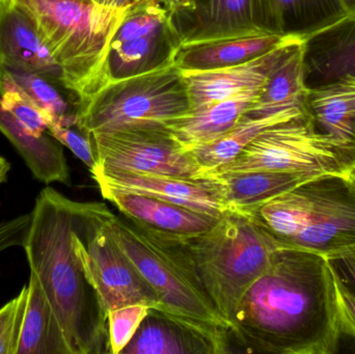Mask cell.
<instances>
[{
    "instance_id": "b9f144b4",
    "label": "cell",
    "mask_w": 355,
    "mask_h": 354,
    "mask_svg": "<svg viewBox=\"0 0 355 354\" xmlns=\"http://www.w3.org/2000/svg\"><path fill=\"white\" fill-rule=\"evenodd\" d=\"M8 1V0H0V6H1V4H3L4 2H6Z\"/></svg>"
},
{
    "instance_id": "52a82bcc",
    "label": "cell",
    "mask_w": 355,
    "mask_h": 354,
    "mask_svg": "<svg viewBox=\"0 0 355 354\" xmlns=\"http://www.w3.org/2000/svg\"><path fill=\"white\" fill-rule=\"evenodd\" d=\"M354 159L355 147L319 132L304 114L267 129L248 143L237 157L205 178L241 172L344 177Z\"/></svg>"
},
{
    "instance_id": "7a4b0ae2",
    "label": "cell",
    "mask_w": 355,
    "mask_h": 354,
    "mask_svg": "<svg viewBox=\"0 0 355 354\" xmlns=\"http://www.w3.org/2000/svg\"><path fill=\"white\" fill-rule=\"evenodd\" d=\"M85 203L47 186L31 212L23 245L35 274L62 326L71 354L108 353L106 316L74 249Z\"/></svg>"
},
{
    "instance_id": "4fadbf2b",
    "label": "cell",
    "mask_w": 355,
    "mask_h": 354,
    "mask_svg": "<svg viewBox=\"0 0 355 354\" xmlns=\"http://www.w3.org/2000/svg\"><path fill=\"white\" fill-rule=\"evenodd\" d=\"M304 37H296L277 49L250 62L218 70L183 73L191 110L233 97L241 91L264 87L269 75Z\"/></svg>"
},
{
    "instance_id": "3957f363",
    "label": "cell",
    "mask_w": 355,
    "mask_h": 354,
    "mask_svg": "<svg viewBox=\"0 0 355 354\" xmlns=\"http://www.w3.org/2000/svg\"><path fill=\"white\" fill-rule=\"evenodd\" d=\"M104 220L116 245L157 295L158 310L231 353L229 326L205 290L182 236L156 232L108 207Z\"/></svg>"
},
{
    "instance_id": "7402d4cb",
    "label": "cell",
    "mask_w": 355,
    "mask_h": 354,
    "mask_svg": "<svg viewBox=\"0 0 355 354\" xmlns=\"http://www.w3.org/2000/svg\"><path fill=\"white\" fill-rule=\"evenodd\" d=\"M15 354H71L62 326L35 274H29Z\"/></svg>"
},
{
    "instance_id": "d6986e66",
    "label": "cell",
    "mask_w": 355,
    "mask_h": 354,
    "mask_svg": "<svg viewBox=\"0 0 355 354\" xmlns=\"http://www.w3.org/2000/svg\"><path fill=\"white\" fill-rule=\"evenodd\" d=\"M262 89H248L233 97L191 110L173 123L171 134L184 151L211 143L240 122L254 105Z\"/></svg>"
},
{
    "instance_id": "ab89813d",
    "label": "cell",
    "mask_w": 355,
    "mask_h": 354,
    "mask_svg": "<svg viewBox=\"0 0 355 354\" xmlns=\"http://www.w3.org/2000/svg\"><path fill=\"white\" fill-rule=\"evenodd\" d=\"M344 178H345L346 180L348 181V183L355 189V159L352 161V163L350 164L349 168H348Z\"/></svg>"
},
{
    "instance_id": "30bf717a",
    "label": "cell",
    "mask_w": 355,
    "mask_h": 354,
    "mask_svg": "<svg viewBox=\"0 0 355 354\" xmlns=\"http://www.w3.org/2000/svg\"><path fill=\"white\" fill-rule=\"evenodd\" d=\"M310 209L289 249L329 255L355 247V189L344 177L324 176L309 182Z\"/></svg>"
},
{
    "instance_id": "44dd1931",
    "label": "cell",
    "mask_w": 355,
    "mask_h": 354,
    "mask_svg": "<svg viewBox=\"0 0 355 354\" xmlns=\"http://www.w3.org/2000/svg\"><path fill=\"white\" fill-rule=\"evenodd\" d=\"M0 132L18 152L35 180L45 185L52 183L71 185L70 168L64 145L49 133L37 136L21 124L1 105L0 97Z\"/></svg>"
},
{
    "instance_id": "7c38bea8",
    "label": "cell",
    "mask_w": 355,
    "mask_h": 354,
    "mask_svg": "<svg viewBox=\"0 0 355 354\" xmlns=\"http://www.w3.org/2000/svg\"><path fill=\"white\" fill-rule=\"evenodd\" d=\"M272 33L269 0H205L192 10L180 45Z\"/></svg>"
},
{
    "instance_id": "60d3db41",
    "label": "cell",
    "mask_w": 355,
    "mask_h": 354,
    "mask_svg": "<svg viewBox=\"0 0 355 354\" xmlns=\"http://www.w3.org/2000/svg\"><path fill=\"white\" fill-rule=\"evenodd\" d=\"M344 6L349 16H355V0H343Z\"/></svg>"
},
{
    "instance_id": "74e56055",
    "label": "cell",
    "mask_w": 355,
    "mask_h": 354,
    "mask_svg": "<svg viewBox=\"0 0 355 354\" xmlns=\"http://www.w3.org/2000/svg\"><path fill=\"white\" fill-rule=\"evenodd\" d=\"M160 1L173 14V12H178L180 8L187 6L191 0H160Z\"/></svg>"
},
{
    "instance_id": "2e32d148",
    "label": "cell",
    "mask_w": 355,
    "mask_h": 354,
    "mask_svg": "<svg viewBox=\"0 0 355 354\" xmlns=\"http://www.w3.org/2000/svg\"><path fill=\"white\" fill-rule=\"evenodd\" d=\"M296 37L298 35L257 33L179 45L174 64L185 73L229 68L260 57Z\"/></svg>"
},
{
    "instance_id": "9a60e30c",
    "label": "cell",
    "mask_w": 355,
    "mask_h": 354,
    "mask_svg": "<svg viewBox=\"0 0 355 354\" xmlns=\"http://www.w3.org/2000/svg\"><path fill=\"white\" fill-rule=\"evenodd\" d=\"M102 197L121 214L156 232L189 236L206 232L219 218L194 211L176 204L139 193H127L110 187H100Z\"/></svg>"
},
{
    "instance_id": "1f68e13d",
    "label": "cell",
    "mask_w": 355,
    "mask_h": 354,
    "mask_svg": "<svg viewBox=\"0 0 355 354\" xmlns=\"http://www.w3.org/2000/svg\"><path fill=\"white\" fill-rule=\"evenodd\" d=\"M48 133L60 141L64 147L68 148L79 160L89 168V172H94L97 168L95 152L91 139L81 132L76 126H62V125L51 124Z\"/></svg>"
},
{
    "instance_id": "83f0119b",
    "label": "cell",
    "mask_w": 355,
    "mask_h": 354,
    "mask_svg": "<svg viewBox=\"0 0 355 354\" xmlns=\"http://www.w3.org/2000/svg\"><path fill=\"white\" fill-rule=\"evenodd\" d=\"M10 85L22 91L43 109L52 124L76 126L78 100L66 97V87L49 77L24 71L10 70L0 66V87Z\"/></svg>"
},
{
    "instance_id": "6da1fadb",
    "label": "cell",
    "mask_w": 355,
    "mask_h": 354,
    "mask_svg": "<svg viewBox=\"0 0 355 354\" xmlns=\"http://www.w3.org/2000/svg\"><path fill=\"white\" fill-rule=\"evenodd\" d=\"M334 265L317 251L282 247L240 303L230 339L246 353L334 354L342 330Z\"/></svg>"
},
{
    "instance_id": "ee69618b",
    "label": "cell",
    "mask_w": 355,
    "mask_h": 354,
    "mask_svg": "<svg viewBox=\"0 0 355 354\" xmlns=\"http://www.w3.org/2000/svg\"><path fill=\"white\" fill-rule=\"evenodd\" d=\"M89 1H91V0H89Z\"/></svg>"
},
{
    "instance_id": "484cf974",
    "label": "cell",
    "mask_w": 355,
    "mask_h": 354,
    "mask_svg": "<svg viewBox=\"0 0 355 354\" xmlns=\"http://www.w3.org/2000/svg\"><path fill=\"white\" fill-rule=\"evenodd\" d=\"M304 43L298 45L269 75L258 99L244 118H263L291 108L304 109L308 87L304 81Z\"/></svg>"
},
{
    "instance_id": "7bdbcfd3",
    "label": "cell",
    "mask_w": 355,
    "mask_h": 354,
    "mask_svg": "<svg viewBox=\"0 0 355 354\" xmlns=\"http://www.w3.org/2000/svg\"><path fill=\"white\" fill-rule=\"evenodd\" d=\"M348 249H352V247H348ZM354 249H355V247H354Z\"/></svg>"
},
{
    "instance_id": "e575fe53",
    "label": "cell",
    "mask_w": 355,
    "mask_h": 354,
    "mask_svg": "<svg viewBox=\"0 0 355 354\" xmlns=\"http://www.w3.org/2000/svg\"><path fill=\"white\" fill-rule=\"evenodd\" d=\"M29 226L31 213L0 222V253L12 247H22L28 234Z\"/></svg>"
},
{
    "instance_id": "ba28073f",
    "label": "cell",
    "mask_w": 355,
    "mask_h": 354,
    "mask_svg": "<svg viewBox=\"0 0 355 354\" xmlns=\"http://www.w3.org/2000/svg\"><path fill=\"white\" fill-rule=\"evenodd\" d=\"M106 208L98 202L85 203L73 236L75 253L104 315L131 305L159 309L157 295L110 235L104 220Z\"/></svg>"
},
{
    "instance_id": "e0dca14e",
    "label": "cell",
    "mask_w": 355,
    "mask_h": 354,
    "mask_svg": "<svg viewBox=\"0 0 355 354\" xmlns=\"http://www.w3.org/2000/svg\"><path fill=\"white\" fill-rule=\"evenodd\" d=\"M304 81L308 89L340 77L355 76V16H346L335 24L304 39Z\"/></svg>"
},
{
    "instance_id": "cb8c5ba5",
    "label": "cell",
    "mask_w": 355,
    "mask_h": 354,
    "mask_svg": "<svg viewBox=\"0 0 355 354\" xmlns=\"http://www.w3.org/2000/svg\"><path fill=\"white\" fill-rule=\"evenodd\" d=\"M223 187L229 209L244 212L320 177L298 172H241L214 175Z\"/></svg>"
},
{
    "instance_id": "5b68a950",
    "label": "cell",
    "mask_w": 355,
    "mask_h": 354,
    "mask_svg": "<svg viewBox=\"0 0 355 354\" xmlns=\"http://www.w3.org/2000/svg\"><path fill=\"white\" fill-rule=\"evenodd\" d=\"M182 240L231 333L242 299L270 267L279 245L250 218L232 210L210 230L182 236Z\"/></svg>"
},
{
    "instance_id": "8fae6325",
    "label": "cell",
    "mask_w": 355,
    "mask_h": 354,
    "mask_svg": "<svg viewBox=\"0 0 355 354\" xmlns=\"http://www.w3.org/2000/svg\"><path fill=\"white\" fill-rule=\"evenodd\" d=\"M91 174L99 188L110 187L148 195L217 218L230 210L220 182L215 177L178 178L162 175L100 170Z\"/></svg>"
},
{
    "instance_id": "8d00e7d4",
    "label": "cell",
    "mask_w": 355,
    "mask_h": 354,
    "mask_svg": "<svg viewBox=\"0 0 355 354\" xmlns=\"http://www.w3.org/2000/svg\"><path fill=\"white\" fill-rule=\"evenodd\" d=\"M91 1L99 6H108V8L131 10L146 3L149 0H91Z\"/></svg>"
},
{
    "instance_id": "d590c367",
    "label": "cell",
    "mask_w": 355,
    "mask_h": 354,
    "mask_svg": "<svg viewBox=\"0 0 355 354\" xmlns=\"http://www.w3.org/2000/svg\"><path fill=\"white\" fill-rule=\"evenodd\" d=\"M327 257L355 291V249H340L329 254Z\"/></svg>"
},
{
    "instance_id": "603a6c76",
    "label": "cell",
    "mask_w": 355,
    "mask_h": 354,
    "mask_svg": "<svg viewBox=\"0 0 355 354\" xmlns=\"http://www.w3.org/2000/svg\"><path fill=\"white\" fill-rule=\"evenodd\" d=\"M179 45L180 35L173 22L149 37L112 45L107 60L108 82L173 64Z\"/></svg>"
},
{
    "instance_id": "5bb4252c",
    "label": "cell",
    "mask_w": 355,
    "mask_h": 354,
    "mask_svg": "<svg viewBox=\"0 0 355 354\" xmlns=\"http://www.w3.org/2000/svg\"><path fill=\"white\" fill-rule=\"evenodd\" d=\"M0 66L43 75L64 85L62 70L40 35L35 20L15 0L0 6Z\"/></svg>"
},
{
    "instance_id": "9c48e42d",
    "label": "cell",
    "mask_w": 355,
    "mask_h": 354,
    "mask_svg": "<svg viewBox=\"0 0 355 354\" xmlns=\"http://www.w3.org/2000/svg\"><path fill=\"white\" fill-rule=\"evenodd\" d=\"M87 136L97 159L95 170L202 178L196 160L180 147L170 130L110 131Z\"/></svg>"
},
{
    "instance_id": "8992f818",
    "label": "cell",
    "mask_w": 355,
    "mask_h": 354,
    "mask_svg": "<svg viewBox=\"0 0 355 354\" xmlns=\"http://www.w3.org/2000/svg\"><path fill=\"white\" fill-rule=\"evenodd\" d=\"M191 112L183 73L168 64L146 74L110 81L79 104L76 127L85 135L121 130H170Z\"/></svg>"
},
{
    "instance_id": "836d02e7",
    "label": "cell",
    "mask_w": 355,
    "mask_h": 354,
    "mask_svg": "<svg viewBox=\"0 0 355 354\" xmlns=\"http://www.w3.org/2000/svg\"><path fill=\"white\" fill-rule=\"evenodd\" d=\"M333 276L336 303L342 334L348 335L355 339V291L340 274L335 265Z\"/></svg>"
},
{
    "instance_id": "ac0fdd59",
    "label": "cell",
    "mask_w": 355,
    "mask_h": 354,
    "mask_svg": "<svg viewBox=\"0 0 355 354\" xmlns=\"http://www.w3.org/2000/svg\"><path fill=\"white\" fill-rule=\"evenodd\" d=\"M210 337L193 326L150 309L132 340L121 354H223Z\"/></svg>"
},
{
    "instance_id": "d4e9b609",
    "label": "cell",
    "mask_w": 355,
    "mask_h": 354,
    "mask_svg": "<svg viewBox=\"0 0 355 354\" xmlns=\"http://www.w3.org/2000/svg\"><path fill=\"white\" fill-rule=\"evenodd\" d=\"M302 108H291L263 118H242L235 127L211 143L189 150V154L202 170V178L231 162L242 150L267 129L304 116Z\"/></svg>"
},
{
    "instance_id": "ffe728a7",
    "label": "cell",
    "mask_w": 355,
    "mask_h": 354,
    "mask_svg": "<svg viewBox=\"0 0 355 354\" xmlns=\"http://www.w3.org/2000/svg\"><path fill=\"white\" fill-rule=\"evenodd\" d=\"M304 110L319 132L355 147V76L308 89Z\"/></svg>"
},
{
    "instance_id": "4dcf8cb0",
    "label": "cell",
    "mask_w": 355,
    "mask_h": 354,
    "mask_svg": "<svg viewBox=\"0 0 355 354\" xmlns=\"http://www.w3.org/2000/svg\"><path fill=\"white\" fill-rule=\"evenodd\" d=\"M1 105L37 136L48 132L52 120L27 96L10 85L0 87Z\"/></svg>"
},
{
    "instance_id": "f1b7e54d",
    "label": "cell",
    "mask_w": 355,
    "mask_h": 354,
    "mask_svg": "<svg viewBox=\"0 0 355 354\" xmlns=\"http://www.w3.org/2000/svg\"><path fill=\"white\" fill-rule=\"evenodd\" d=\"M172 22V12L160 0H149L129 12L116 31L112 46L149 37Z\"/></svg>"
},
{
    "instance_id": "f35d334b",
    "label": "cell",
    "mask_w": 355,
    "mask_h": 354,
    "mask_svg": "<svg viewBox=\"0 0 355 354\" xmlns=\"http://www.w3.org/2000/svg\"><path fill=\"white\" fill-rule=\"evenodd\" d=\"M10 168H12V166H10L8 159H6L3 156H0V185L8 181V172H10Z\"/></svg>"
},
{
    "instance_id": "277c9868",
    "label": "cell",
    "mask_w": 355,
    "mask_h": 354,
    "mask_svg": "<svg viewBox=\"0 0 355 354\" xmlns=\"http://www.w3.org/2000/svg\"><path fill=\"white\" fill-rule=\"evenodd\" d=\"M33 17L79 104L108 83L112 39L131 10L89 0H15ZM79 106V105H78Z\"/></svg>"
},
{
    "instance_id": "4316f807",
    "label": "cell",
    "mask_w": 355,
    "mask_h": 354,
    "mask_svg": "<svg viewBox=\"0 0 355 354\" xmlns=\"http://www.w3.org/2000/svg\"><path fill=\"white\" fill-rule=\"evenodd\" d=\"M272 31L310 37L348 16L343 0H269Z\"/></svg>"
},
{
    "instance_id": "f546056e",
    "label": "cell",
    "mask_w": 355,
    "mask_h": 354,
    "mask_svg": "<svg viewBox=\"0 0 355 354\" xmlns=\"http://www.w3.org/2000/svg\"><path fill=\"white\" fill-rule=\"evenodd\" d=\"M150 309L152 308L149 306L131 305L108 312L106 318L108 353H122L137 334Z\"/></svg>"
},
{
    "instance_id": "d6a6232c",
    "label": "cell",
    "mask_w": 355,
    "mask_h": 354,
    "mask_svg": "<svg viewBox=\"0 0 355 354\" xmlns=\"http://www.w3.org/2000/svg\"><path fill=\"white\" fill-rule=\"evenodd\" d=\"M26 299V285L12 301L0 308V354H15L19 322Z\"/></svg>"
}]
</instances>
